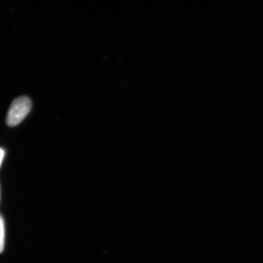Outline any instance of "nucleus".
<instances>
[{
	"label": "nucleus",
	"mask_w": 263,
	"mask_h": 263,
	"mask_svg": "<svg viewBox=\"0 0 263 263\" xmlns=\"http://www.w3.org/2000/svg\"><path fill=\"white\" fill-rule=\"evenodd\" d=\"M5 224L2 216L0 215V254L3 252L5 248Z\"/></svg>",
	"instance_id": "2"
},
{
	"label": "nucleus",
	"mask_w": 263,
	"mask_h": 263,
	"mask_svg": "<svg viewBox=\"0 0 263 263\" xmlns=\"http://www.w3.org/2000/svg\"><path fill=\"white\" fill-rule=\"evenodd\" d=\"M32 102L27 97L15 99L10 106L6 117V123L9 126H17L31 111Z\"/></svg>",
	"instance_id": "1"
},
{
	"label": "nucleus",
	"mask_w": 263,
	"mask_h": 263,
	"mask_svg": "<svg viewBox=\"0 0 263 263\" xmlns=\"http://www.w3.org/2000/svg\"><path fill=\"white\" fill-rule=\"evenodd\" d=\"M5 156V151L0 148V166H1L2 163L3 162V158Z\"/></svg>",
	"instance_id": "3"
}]
</instances>
